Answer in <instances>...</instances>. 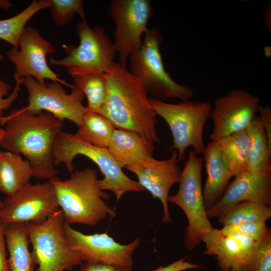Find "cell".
Here are the masks:
<instances>
[{
	"label": "cell",
	"instance_id": "obj_25",
	"mask_svg": "<svg viewBox=\"0 0 271 271\" xmlns=\"http://www.w3.org/2000/svg\"><path fill=\"white\" fill-rule=\"evenodd\" d=\"M247 130L250 141L249 172L257 173L271 168V146L258 115Z\"/></svg>",
	"mask_w": 271,
	"mask_h": 271
},
{
	"label": "cell",
	"instance_id": "obj_27",
	"mask_svg": "<svg viewBox=\"0 0 271 271\" xmlns=\"http://www.w3.org/2000/svg\"><path fill=\"white\" fill-rule=\"evenodd\" d=\"M270 217L269 206L258 202L243 201L230 207L218 218L224 226L250 222H266Z\"/></svg>",
	"mask_w": 271,
	"mask_h": 271
},
{
	"label": "cell",
	"instance_id": "obj_15",
	"mask_svg": "<svg viewBox=\"0 0 271 271\" xmlns=\"http://www.w3.org/2000/svg\"><path fill=\"white\" fill-rule=\"evenodd\" d=\"M259 98L245 90L234 89L216 98L212 108L211 141L245 130L258 114Z\"/></svg>",
	"mask_w": 271,
	"mask_h": 271
},
{
	"label": "cell",
	"instance_id": "obj_9",
	"mask_svg": "<svg viewBox=\"0 0 271 271\" xmlns=\"http://www.w3.org/2000/svg\"><path fill=\"white\" fill-rule=\"evenodd\" d=\"M64 222L63 211L59 209L42 223L28 222L31 252L37 265L35 271L70 270L82 263L66 238Z\"/></svg>",
	"mask_w": 271,
	"mask_h": 271
},
{
	"label": "cell",
	"instance_id": "obj_16",
	"mask_svg": "<svg viewBox=\"0 0 271 271\" xmlns=\"http://www.w3.org/2000/svg\"><path fill=\"white\" fill-rule=\"evenodd\" d=\"M178 152L175 150L167 159L159 160L153 157L125 169L134 173L138 182L147 190L153 198H158L163 206L162 221H171L168 199L171 188L179 183L182 170L178 165Z\"/></svg>",
	"mask_w": 271,
	"mask_h": 271
},
{
	"label": "cell",
	"instance_id": "obj_17",
	"mask_svg": "<svg viewBox=\"0 0 271 271\" xmlns=\"http://www.w3.org/2000/svg\"><path fill=\"white\" fill-rule=\"evenodd\" d=\"M254 201L271 205V168L257 173L247 172L234 177L220 200L206 209L208 218L219 217L234 205Z\"/></svg>",
	"mask_w": 271,
	"mask_h": 271
},
{
	"label": "cell",
	"instance_id": "obj_4",
	"mask_svg": "<svg viewBox=\"0 0 271 271\" xmlns=\"http://www.w3.org/2000/svg\"><path fill=\"white\" fill-rule=\"evenodd\" d=\"M162 41L158 29H148L140 47L128 58L129 71L152 98L162 101L168 98L189 100L193 96L192 89L174 81L165 69L160 49Z\"/></svg>",
	"mask_w": 271,
	"mask_h": 271
},
{
	"label": "cell",
	"instance_id": "obj_1",
	"mask_svg": "<svg viewBox=\"0 0 271 271\" xmlns=\"http://www.w3.org/2000/svg\"><path fill=\"white\" fill-rule=\"evenodd\" d=\"M8 116L0 147L25 157L37 179L56 176L54 146L64 120L47 111L31 112L25 106L12 110Z\"/></svg>",
	"mask_w": 271,
	"mask_h": 271
},
{
	"label": "cell",
	"instance_id": "obj_8",
	"mask_svg": "<svg viewBox=\"0 0 271 271\" xmlns=\"http://www.w3.org/2000/svg\"><path fill=\"white\" fill-rule=\"evenodd\" d=\"M76 31L79 44L63 45L66 56L60 59L51 57L50 64L65 68L71 76L88 72L106 73L115 64L117 54L104 29L91 28L86 22H81L76 25Z\"/></svg>",
	"mask_w": 271,
	"mask_h": 271
},
{
	"label": "cell",
	"instance_id": "obj_10",
	"mask_svg": "<svg viewBox=\"0 0 271 271\" xmlns=\"http://www.w3.org/2000/svg\"><path fill=\"white\" fill-rule=\"evenodd\" d=\"M108 14L115 24L113 43L119 63L126 67L127 58L141 46L153 8L149 0H112Z\"/></svg>",
	"mask_w": 271,
	"mask_h": 271
},
{
	"label": "cell",
	"instance_id": "obj_31",
	"mask_svg": "<svg viewBox=\"0 0 271 271\" xmlns=\"http://www.w3.org/2000/svg\"><path fill=\"white\" fill-rule=\"evenodd\" d=\"M15 80V86L12 93L8 95L9 90L11 88V85L0 78V124L5 125L8 119V116L3 115V111L9 109L14 101L18 97L21 90V86L23 84V78H19L14 76Z\"/></svg>",
	"mask_w": 271,
	"mask_h": 271
},
{
	"label": "cell",
	"instance_id": "obj_18",
	"mask_svg": "<svg viewBox=\"0 0 271 271\" xmlns=\"http://www.w3.org/2000/svg\"><path fill=\"white\" fill-rule=\"evenodd\" d=\"M202 242L206 247L204 253L214 256L220 269L229 271H242L254 250L246 249L237 239L214 227L204 235Z\"/></svg>",
	"mask_w": 271,
	"mask_h": 271
},
{
	"label": "cell",
	"instance_id": "obj_32",
	"mask_svg": "<svg viewBox=\"0 0 271 271\" xmlns=\"http://www.w3.org/2000/svg\"><path fill=\"white\" fill-rule=\"evenodd\" d=\"M227 226L232 230L249 236L255 241L260 240L271 235L270 229L268 228L266 222H250Z\"/></svg>",
	"mask_w": 271,
	"mask_h": 271
},
{
	"label": "cell",
	"instance_id": "obj_19",
	"mask_svg": "<svg viewBox=\"0 0 271 271\" xmlns=\"http://www.w3.org/2000/svg\"><path fill=\"white\" fill-rule=\"evenodd\" d=\"M203 154L207 174L203 196L205 208L207 209L220 200L233 176L215 142L208 143Z\"/></svg>",
	"mask_w": 271,
	"mask_h": 271
},
{
	"label": "cell",
	"instance_id": "obj_37",
	"mask_svg": "<svg viewBox=\"0 0 271 271\" xmlns=\"http://www.w3.org/2000/svg\"><path fill=\"white\" fill-rule=\"evenodd\" d=\"M5 134V130L3 128H0V142L1 141Z\"/></svg>",
	"mask_w": 271,
	"mask_h": 271
},
{
	"label": "cell",
	"instance_id": "obj_33",
	"mask_svg": "<svg viewBox=\"0 0 271 271\" xmlns=\"http://www.w3.org/2000/svg\"><path fill=\"white\" fill-rule=\"evenodd\" d=\"M202 264L192 263L187 260V256L181 258L166 266H160L152 271H183L188 269H203Z\"/></svg>",
	"mask_w": 271,
	"mask_h": 271
},
{
	"label": "cell",
	"instance_id": "obj_5",
	"mask_svg": "<svg viewBox=\"0 0 271 271\" xmlns=\"http://www.w3.org/2000/svg\"><path fill=\"white\" fill-rule=\"evenodd\" d=\"M78 155L84 156L97 165L103 175V179L98 180L100 189L112 192L117 201L126 192L144 191L138 181L130 179L124 173L107 148L92 146L75 134L61 131L54 146L55 166L64 164L71 173L74 168L73 161Z\"/></svg>",
	"mask_w": 271,
	"mask_h": 271
},
{
	"label": "cell",
	"instance_id": "obj_20",
	"mask_svg": "<svg viewBox=\"0 0 271 271\" xmlns=\"http://www.w3.org/2000/svg\"><path fill=\"white\" fill-rule=\"evenodd\" d=\"M107 149L122 169L152 158L155 146L136 132L114 128Z\"/></svg>",
	"mask_w": 271,
	"mask_h": 271
},
{
	"label": "cell",
	"instance_id": "obj_38",
	"mask_svg": "<svg viewBox=\"0 0 271 271\" xmlns=\"http://www.w3.org/2000/svg\"><path fill=\"white\" fill-rule=\"evenodd\" d=\"M2 203H3V200L1 199V197H0V208L1 207L2 205Z\"/></svg>",
	"mask_w": 271,
	"mask_h": 271
},
{
	"label": "cell",
	"instance_id": "obj_7",
	"mask_svg": "<svg viewBox=\"0 0 271 271\" xmlns=\"http://www.w3.org/2000/svg\"><path fill=\"white\" fill-rule=\"evenodd\" d=\"M203 160L193 151L189 153L181 172L179 187L168 201L180 207L185 214L188 225L185 230L184 246L192 250L202 242L204 235L212 228L206 214L202 187Z\"/></svg>",
	"mask_w": 271,
	"mask_h": 271
},
{
	"label": "cell",
	"instance_id": "obj_21",
	"mask_svg": "<svg viewBox=\"0 0 271 271\" xmlns=\"http://www.w3.org/2000/svg\"><path fill=\"white\" fill-rule=\"evenodd\" d=\"M28 224H3L9 271H35L36 264L29 248Z\"/></svg>",
	"mask_w": 271,
	"mask_h": 271
},
{
	"label": "cell",
	"instance_id": "obj_13",
	"mask_svg": "<svg viewBox=\"0 0 271 271\" xmlns=\"http://www.w3.org/2000/svg\"><path fill=\"white\" fill-rule=\"evenodd\" d=\"M55 52V46L45 39L36 28L28 26L24 28L20 37L19 49L12 47L7 56L15 66L14 76L19 78L31 77L43 85L46 84V79H49L72 89L74 85L60 79L48 64L47 55Z\"/></svg>",
	"mask_w": 271,
	"mask_h": 271
},
{
	"label": "cell",
	"instance_id": "obj_29",
	"mask_svg": "<svg viewBox=\"0 0 271 271\" xmlns=\"http://www.w3.org/2000/svg\"><path fill=\"white\" fill-rule=\"evenodd\" d=\"M51 15L58 27L65 26L78 14L86 22L83 1L81 0H51Z\"/></svg>",
	"mask_w": 271,
	"mask_h": 271
},
{
	"label": "cell",
	"instance_id": "obj_34",
	"mask_svg": "<svg viewBox=\"0 0 271 271\" xmlns=\"http://www.w3.org/2000/svg\"><path fill=\"white\" fill-rule=\"evenodd\" d=\"M78 271H131V269L105 263L83 261Z\"/></svg>",
	"mask_w": 271,
	"mask_h": 271
},
{
	"label": "cell",
	"instance_id": "obj_30",
	"mask_svg": "<svg viewBox=\"0 0 271 271\" xmlns=\"http://www.w3.org/2000/svg\"><path fill=\"white\" fill-rule=\"evenodd\" d=\"M242 271H271V235L256 241L251 260Z\"/></svg>",
	"mask_w": 271,
	"mask_h": 271
},
{
	"label": "cell",
	"instance_id": "obj_23",
	"mask_svg": "<svg viewBox=\"0 0 271 271\" xmlns=\"http://www.w3.org/2000/svg\"><path fill=\"white\" fill-rule=\"evenodd\" d=\"M214 142L220 148L233 177L249 172L250 141L247 129Z\"/></svg>",
	"mask_w": 271,
	"mask_h": 271
},
{
	"label": "cell",
	"instance_id": "obj_14",
	"mask_svg": "<svg viewBox=\"0 0 271 271\" xmlns=\"http://www.w3.org/2000/svg\"><path fill=\"white\" fill-rule=\"evenodd\" d=\"M64 230L70 246L79 255L83 261L132 269V255L140 245V238L128 244H122L106 233L86 234L75 229L65 221Z\"/></svg>",
	"mask_w": 271,
	"mask_h": 271
},
{
	"label": "cell",
	"instance_id": "obj_36",
	"mask_svg": "<svg viewBox=\"0 0 271 271\" xmlns=\"http://www.w3.org/2000/svg\"><path fill=\"white\" fill-rule=\"evenodd\" d=\"M4 224L0 219V271H9Z\"/></svg>",
	"mask_w": 271,
	"mask_h": 271
},
{
	"label": "cell",
	"instance_id": "obj_3",
	"mask_svg": "<svg viewBox=\"0 0 271 271\" xmlns=\"http://www.w3.org/2000/svg\"><path fill=\"white\" fill-rule=\"evenodd\" d=\"M98 180L96 170L88 167L73 171L64 180L57 176L48 180L66 223L93 226L107 217L116 216L115 211L104 201L110 195L100 189Z\"/></svg>",
	"mask_w": 271,
	"mask_h": 271
},
{
	"label": "cell",
	"instance_id": "obj_2",
	"mask_svg": "<svg viewBox=\"0 0 271 271\" xmlns=\"http://www.w3.org/2000/svg\"><path fill=\"white\" fill-rule=\"evenodd\" d=\"M104 76L106 97L98 113L115 128L136 132L153 144H160L156 128L157 114L141 82L118 62Z\"/></svg>",
	"mask_w": 271,
	"mask_h": 271
},
{
	"label": "cell",
	"instance_id": "obj_22",
	"mask_svg": "<svg viewBox=\"0 0 271 271\" xmlns=\"http://www.w3.org/2000/svg\"><path fill=\"white\" fill-rule=\"evenodd\" d=\"M32 177L28 160L9 151L0 152V192L11 195L29 184Z\"/></svg>",
	"mask_w": 271,
	"mask_h": 271
},
{
	"label": "cell",
	"instance_id": "obj_12",
	"mask_svg": "<svg viewBox=\"0 0 271 271\" xmlns=\"http://www.w3.org/2000/svg\"><path fill=\"white\" fill-rule=\"evenodd\" d=\"M23 84L28 92L25 107L29 111H47L59 119L69 120L78 127L81 125L87 108L82 104L85 95L79 88L74 85L71 92L67 93L58 82L43 85L31 77L24 78Z\"/></svg>",
	"mask_w": 271,
	"mask_h": 271
},
{
	"label": "cell",
	"instance_id": "obj_35",
	"mask_svg": "<svg viewBox=\"0 0 271 271\" xmlns=\"http://www.w3.org/2000/svg\"><path fill=\"white\" fill-rule=\"evenodd\" d=\"M258 114L261 124L266 133L269 144L271 146V109L268 105H259Z\"/></svg>",
	"mask_w": 271,
	"mask_h": 271
},
{
	"label": "cell",
	"instance_id": "obj_28",
	"mask_svg": "<svg viewBox=\"0 0 271 271\" xmlns=\"http://www.w3.org/2000/svg\"><path fill=\"white\" fill-rule=\"evenodd\" d=\"M74 85L87 97L88 110L98 112L106 97V84L104 74L88 72L71 76Z\"/></svg>",
	"mask_w": 271,
	"mask_h": 271
},
{
	"label": "cell",
	"instance_id": "obj_6",
	"mask_svg": "<svg viewBox=\"0 0 271 271\" xmlns=\"http://www.w3.org/2000/svg\"><path fill=\"white\" fill-rule=\"evenodd\" d=\"M149 101L157 114L169 126L173 137L172 148L177 151L179 161L185 158L186 150L190 147L196 155L203 154L205 148L203 129L212 108L210 102L186 100L171 104L152 97Z\"/></svg>",
	"mask_w": 271,
	"mask_h": 271
},
{
	"label": "cell",
	"instance_id": "obj_11",
	"mask_svg": "<svg viewBox=\"0 0 271 271\" xmlns=\"http://www.w3.org/2000/svg\"><path fill=\"white\" fill-rule=\"evenodd\" d=\"M59 209L55 192L50 181L30 183L4 198L0 208V219L3 224L40 223Z\"/></svg>",
	"mask_w": 271,
	"mask_h": 271
},
{
	"label": "cell",
	"instance_id": "obj_39",
	"mask_svg": "<svg viewBox=\"0 0 271 271\" xmlns=\"http://www.w3.org/2000/svg\"><path fill=\"white\" fill-rule=\"evenodd\" d=\"M220 271H229L226 269H224V268H221V269H220Z\"/></svg>",
	"mask_w": 271,
	"mask_h": 271
},
{
	"label": "cell",
	"instance_id": "obj_26",
	"mask_svg": "<svg viewBox=\"0 0 271 271\" xmlns=\"http://www.w3.org/2000/svg\"><path fill=\"white\" fill-rule=\"evenodd\" d=\"M51 0H34L17 15L0 21V39L19 49V40L28 21L37 12L50 8Z\"/></svg>",
	"mask_w": 271,
	"mask_h": 271
},
{
	"label": "cell",
	"instance_id": "obj_24",
	"mask_svg": "<svg viewBox=\"0 0 271 271\" xmlns=\"http://www.w3.org/2000/svg\"><path fill=\"white\" fill-rule=\"evenodd\" d=\"M114 128L106 117L87 109L75 135L92 146L107 148Z\"/></svg>",
	"mask_w": 271,
	"mask_h": 271
}]
</instances>
